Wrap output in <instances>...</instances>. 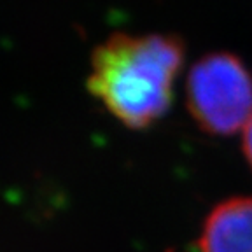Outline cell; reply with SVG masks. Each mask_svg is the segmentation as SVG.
I'll list each match as a JSON object with an SVG mask.
<instances>
[{
  "label": "cell",
  "mask_w": 252,
  "mask_h": 252,
  "mask_svg": "<svg viewBox=\"0 0 252 252\" xmlns=\"http://www.w3.org/2000/svg\"><path fill=\"white\" fill-rule=\"evenodd\" d=\"M200 252H252V196L220 201L207 216L198 238Z\"/></svg>",
  "instance_id": "3"
},
{
  "label": "cell",
  "mask_w": 252,
  "mask_h": 252,
  "mask_svg": "<svg viewBox=\"0 0 252 252\" xmlns=\"http://www.w3.org/2000/svg\"><path fill=\"white\" fill-rule=\"evenodd\" d=\"M188 109L201 130L224 137L252 118V77L238 56L210 53L194 63L186 81Z\"/></svg>",
  "instance_id": "2"
},
{
  "label": "cell",
  "mask_w": 252,
  "mask_h": 252,
  "mask_svg": "<svg viewBox=\"0 0 252 252\" xmlns=\"http://www.w3.org/2000/svg\"><path fill=\"white\" fill-rule=\"evenodd\" d=\"M242 149L247 158L249 165L252 166V118L249 119V123L244 128V140H242Z\"/></svg>",
  "instance_id": "4"
},
{
  "label": "cell",
  "mask_w": 252,
  "mask_h": 252,
  "mask_svg": "<svg viewBox=\"0 0 252 252\" xmlns=\"http://www.w3.org/2000/svg\"><path fill=\"white\" fill-rule=\"evenodd\" d=\"M184 42L163 33H112L94 47L88 91L131 130L166 114L184 62Z\"/></svg>",
  "instance_id": "1"
}]
</instances>
